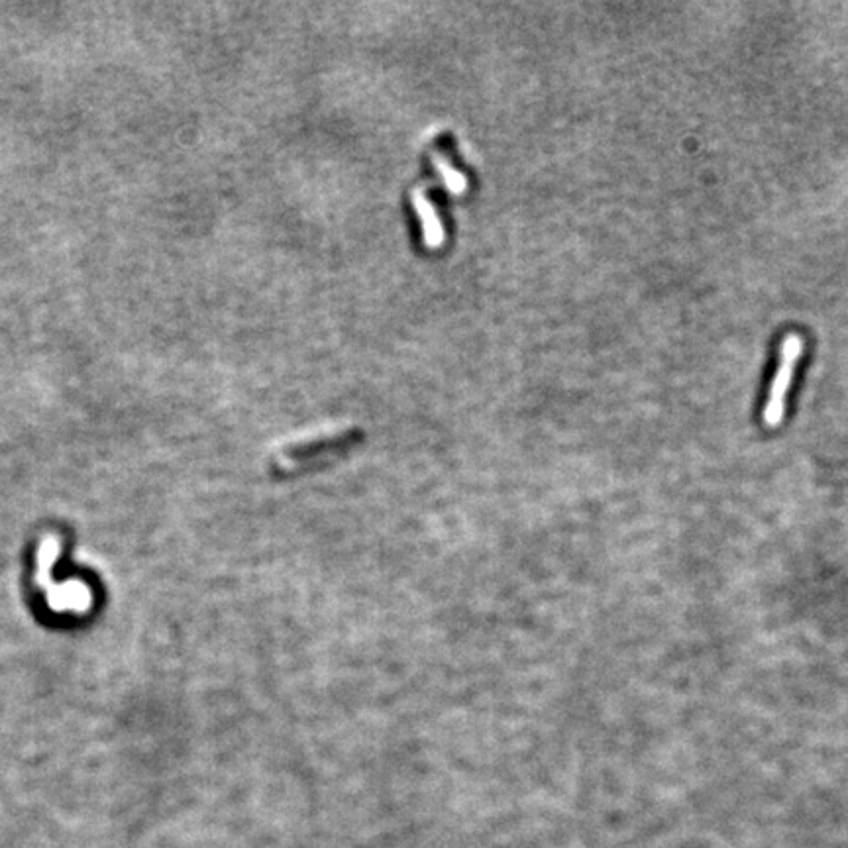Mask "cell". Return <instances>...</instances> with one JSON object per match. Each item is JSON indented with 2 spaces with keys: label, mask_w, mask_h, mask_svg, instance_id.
Listing matches in <instances>:
<instances>
[{
  "label": "cell",
  "mask_w": 848,
  "mask_h": 848,
  "mask_svg": "<svg viewBox=\"0 0 848 848\" xmlns=\"http://www.w3.org/2000/svg\"><path fill=\"white\" fill-rule=\"evenodd\" d=\"M803 352H805L803 334L788 332L782 338L780 362H778V368L774 373V381H772V387L768 391V399H766L764 413H762V421H764L766 428H778L786 417L788 395H790L795 370H797V364H799Z\"/></svg>",
  "instance_id": "2"
},
{
  "label": "cell",
  "mask_w": 848,
  "mask_h": 848,
  "mask_svg": "<svg viewBox=\"0 0 848 848\" xmlns=\"http://www.w3.org/2000/svg\"><path fill=\"white\" fill-rule=\"evenodd\" d=\"M413 203H415V209H417V214H419L421 224H423L424 242L430 248H438L444 242V228H442V222L438 218V212L423 191L413 193Z\"/></svg>",
  "instance_id": "3"
},
{
  "label": "cell",
  "mask_w": 848,
  "mask_h": 848,
  "mask_svg": "<svg viewBox=\"0 0 848 848\" xmlns=\"http://www.w3.org/2000/svg\"><path fill=\"white\" fill-rule=\"evenodd\" d=\"M432 163H434V167H436V171L442 175V179H444V183H446V187L452 191V193H464L466 191V185H468V181H466V177L448 161V159L444 158L442 154H434L432 156Z\"/></svg>",
  "instance_id": "4"
},
{
  "label": "cell",
  "mask_w": 848,
  "mask_h": 848,
  "mask_svg": "<svg viewBox=\"0 0 848 848\" xmlns=\"http://www.w3.org/2000/svg\"><path fill=\"white\" fill-rule=\"evenodd\" d=\"M362 438L364 432L360 428H348L311 438L309 442L293 444L277 454L273 460V472L281 477L295 476L317 470L320 466H328L348 454Z\"/></svg>",
  "instance_id": "1"
}]
</instances>
